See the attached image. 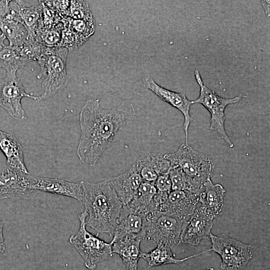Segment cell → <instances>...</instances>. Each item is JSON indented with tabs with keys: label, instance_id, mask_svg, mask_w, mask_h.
Returning a JSON list of instances; mask_svg holds the SVG:
<instances>
[{
	"label": "cell",
	"instance_id": "cell-26",
	"mask_svg": "<svg viewBox=\"0 0 270 270\" xmlns=\"http://www.w3.org/2000/svg\"><path fill=\"white\" fill-rule=\"evenodd\" d=\"M64 28H68L84 42L94 32L95 22L94 18L90 20H74L70 18L64 20Z\"/></svg>",
	"mask_w": 270,
	"mask_h": 270
},
{
	"label": "cell",
	"instance_id": "cell-14",
	"mask_svg": "<svg viewBox=\"0 0 270 270\" xmlns=\"http://www.w3.org/2000/svg\"><path fill=\"white\" fill-rule=\"evenodd\" d=\"M32 188L38 192L64 196L82 202L84 190L82 182L76 183L64 180L33 176Z\"/></svg>",
	"mask_w": 270,
	"mask_h": 270
},
{
	"label": "cell",
	"instance_id": "cell-20",
	"mask_svg": "<svg viewBox=\"0 0 270 270\" xmlns=\"http://www.w3.org/2000/svg\"><path fill=\"white\" fill-rule=\"evenodd\" d=\"M0 149L6 158V164L29 173L24 163L22 147L14 136L0 130Z\"/></svg>",
	"mask_w": 270,
	"mask_h": 270
},
{
	"label": "cell",
	"instance_id": "cell-15",
	"mask_svg": "<svg viewBox=\"0 0 270 270\" xmlns=\"http://www.w3.org/2000/svg\"><path fill=\"white\" fill-rule=\"evenodd\" d=\"M200 194L188 190H172L158 210L176 214L189 220L196 209Z\"/></svg>",
	"mask_w": 270,
	"mask_h": 270
},
{
	"label": "cell",
	"instance_id": "cell-9",
	"mask_svg": "<svg viewBox=\"0 0 270 270\" xmlns=\"http://www.w3.org/2000/svg\"><path fill=\"white\" fill-rule=\"evenodd\" d=\"M16 72H6L0 78V106L15 120H25L26 114L22 108V100L27 97L39 102L40 96L27 94Z\"/></svg>",
	"mask_w": 270,
	"mask_h": 270
},
{
	"label": "cell",
	"instance_id": "cell-24",
	"mask_svg": "<svg viewBox=\"0 0 270 270\" xmlns=\"http://www.w3.org/2000/svg\"><path fill=\"white\" fill-rule=\"evenodd\" d=\"M156 192L154 183L142 181L135 196L127 204L145 214L156 210L152 200Z\"/></svg>",
	"mask_w": 270,
	"mask_h": 270
},
{
	"label": "cell",
	"instance_id": "cell-7",
	"mask_svg": "<svg viewBox=\"0 0 270 270\" xmlns=\"http://www.w3.org/2000/svg\"><path fill=\"white\" fill-rule=\"evenodd\" d=\"M194 74L196 80L200 86V91L198 98L192 101V104H202L209 111L210 114V128L216 132L230 148H233L234 144L225 130L224 110L228 105L239 102L243 96L240 95L232 98L221 97L204 83L198 70H194Z\"/></svg>",
	"mask_w": 270,
	"mask_h": 270
},
{
	"label": "cell",
	"instance_id": "cell-31",
	"mask_svg": "<svg viewBox=\"0 0 270 270\" xmlns=\"http://www.w3.org/2000/svg\"><path fill=\"white\" fill-rule=\"evenodd\" d=\"M10 1L0 0V17L4 18L9 13Z\"/></svg>",
	"mask_w": 270,
	"mask_h": 270
},
{
	"label": "cell",
	"instance_id": "cell-29",
	"mask_svg": "<svg viewBox=\"0 0 270 270\" xmlns=\"http://www.w3.org/2000/svg\"><path fill=\"white\" fill-rule=\"evenodd\" d=\"M69 18L74 20L94 18L88 4L83 0L70 1Z\"/></svg>",
	"mask_w": 270,
	"mask_h": 270
},
{
	"label": "cell",
	"instance_id": "cell-11",
	"mask_svg": "<svg viewBox=\"0 0 270 270\" xmlns=\"http://www.w3.org/2000/svg\"><path fill=\"white\" fill-rule=\"evenodd\" d=\"M214 218L203 206L196 208L186 222L178 244H188L197 246L202 240L210 238Z\"/></svg>",
	"mask_w": 270,
	"mask_h": 270
},
{
	"label": "cell",
	"instance_id": "cell-22",
	"mask_svg": "<svg viewBox=\"0 0 270 270\" xmlns=\"http://www.w3.org/2000/svg\"><path fill=\"white\" fill-rule=\"evenodd\" d=\"M18 6V13L22 23L28 32V37L36 38V34L40 28L43 8L41 4L26 5L24 1L16 0Z\"/></svg>",
	"mask_w": 270,
	"mask_h": 270
},
{
	"label": "cell",
	"instance_id": "cell-2",
	"mask_svg": "<svg viewBox=\"0 0 270 270\" xmlns=\"http://www.w3.org/2000/svg\"><path fill=\"white\" fill-rule=\"evenodd\" d=\"M81 182L84 190L82 203L88 214L86 226L112 236L122 204L107 180L98 182Z\"/></svg>",
	"mask_w": 270,
	"mask_h": 270
},
{
	"label": "cell",
	"instance_id": "cell-6",
	"mask_svg": "<svg viewBox=\"0 0 270 270\" xmlns=\"http://www.w3.org/2000/svg\"><path fill=\"white\" fill-rule=\"evenodd\" d=\"M87 216L85 210L78 216L79 230L76 234L70 237L69 242L83 258L85 266L94 270L98 262L108 259L113 253L110 242H104L87 230Z\"/></svg>",
	"mask_w": 270,
	"mask_h": 270
},
{
	"label": "cell",
	"instance_id": "cell-36",
	"mask_svg": "<svg viewBox=\"0 0 270 270\" xmlns=\"http://www.w3.org/2000/svg\"><path fill=\"white\" fill-rule=\"evenodd\" d=\"M206 270H214L213 268H210L207 269Z\"/></svg>",
	"mask_w": 270,
	"mask_h": 270
},
{
	"label": "cell",
	"instance_id": "cell-5",
	"mask_svg": "<svg viewBox=\"0 0 270 270\" xmlns=\"http://www.w3.org/2000/svg\"><path fill=\"white\" fill-rule=\"evenodd\" d=\"M146 220L145 238L150 242L162 243L170 247L178 244L188 220L176 214L158 210L148 212Z\"/></svg>",
	"mask_w": 270,
	"mask_h": 270
},
{
	"label": "cell",
	"instance_id": "cell-1",
	"mask_svg": "<svg viewBox=\"0 0 270 270\" xmlns=\"http://www.w3.org/2000/svg\"><path fill=\"white\" fill-rule=\"evenodd\" d=\"M134 117V105L128 100L108 110L101 107L98 99L88 100L80 114V136L77 154L80 161L94 166L118 131L132 122Z\"/></svg>",
	"mask_w": 270,
	"mask_h": 270
},
{
	"label": "cell",
	"instance_id": "cell-23",
	"mask_svg": "<svg viewBox=\"0 0 270 270\" xmlns=\"http://www.w3.org/2000/svg\"><path fill=\"white\" fill-rule=\"evenodd\" d=\"M204 253L202 252L182 259L175 258L171 247L166 244L160 243L156 247L148 252H142L140 258L148 263V268L168 264H178L184 262L195 256Z\"/></svg>",
	"mask_w": 270,
	"mask_h": 270
},
{
	"label": "cell",
	"instance_id": "cell-8",
	"mask_svg": "<svg viewBox=\"0 0 270 270\" xmlns=\"http://www.w3.org/2000/svg\"><path fill=\"white\" fill-rule=\"evenodd\" d=\"M210 238L212 250L222 259L220 268L224 270H243L252 257V246L225 234L214 235Z\"/></svg>",
	"mask_w": 270,
	"mask_h": 270
},
{
	"label": "cell",
	"instance_id": "cell-17",
	"mask_svg": "<svg viewBox=\"0 0 270 270\" xmlns=\"http://www.w3.org/2000/svg\"><path fill=\"white\" fill-rule=\"evenodd\" d=\"M107 180L123 205L133 199L143 181L134 164L126 172Z\"/></svg>",
	"mask_w": 270,
	"mask_h": 270
},
{
	"label": "cell",
	"instance_id": "cell-32",
	"mask_svg": "<svg viewBox=\"0 0 270 270\" xmlns=\"http://www.w3.org/2000/svg\"><path fill=\"white\" fill-rule=\"evenodd\" d=\"M270 0H262V4L265 13L267 16H270Z\"/></svg>",
	"mask_w": 270,
	"mask_h": 270
},
{
	"label": "cell",
	"instance_id": "cell-19",
	"mask_svg": "<svg viewBox=\"0 0 270 270\" xmlns=\"http://www.w3.org/2000/svg\"><path fill=\"white\" fill-rule=\"evenodd\" d=\"M141 240L138 238L126 236L110 242L112 253L119 255L129 270H138L142 252L140 250Z\"/></svg>",
	"mask_w": 270,
	"mask_h": 270
},
{
	"label": "cell",
	"instance_id": "cell-13",
	"mask_svg": "<svg viewBox=\"0 0 270 270\" xmlns=\"http://www.w3.org/2000/svg\"><path fill=\"white\" fill-rule=\"evenodd\" d=\"M146 214L128 204L123 205L112 241L126 236L145 238Z\"/></svg>",
	"mask_w": 270,
	"mask_h": 270
},
{
	"label": "cell",
	"instance_id": "cell-30",
	"mask_svg": "<svg viewBox=\"0 0 270 270\" xmlns=\"http://www.w3.org/2000/svg\"><path fill=\"white\" fill-rule=\"evenodd\" d=\"M154 184L158 192L170 193L172 190L168 172L158 176Z\"/></svg>",
	"mask_w": 270,
	"mask_h": 270
},
{
	"label": "cell",
	"instance_id": "cell-34",
	"mask_svg": "<svg viewBox=\"0 0 270 270\" xmlns=\"http://www.w3.org/2000/svg\"><path fill=\"white\" fill-rule=\"evenodd\" d=\"M2 240H4L3 235V224L0 220V241Z\"/></svg>",
	"mask_w": 270,
	"mask_h": 270
},
{
	"label": "cell",
	"instance_id": "cell-33",
	"mask_svg": "<svg viewBox=\"0 0 270 270\" xmlns=\"http://www.w3.org/2000/svg\"><path fill=\"white\" fill-rule=\"evenodd\" d=\"M6 248L4 240L0 241V257L4 252Z\"/></svg>",
	"mask_w": 270,
	"mask_h": 270
},
{
	"label": "cell",
	"instance_id": "cell-3",
	"mask_svg": "<svg viewBox=\"0 0 270 270\" xmlns=\"http://www.w3.org/2000/svg\"><path fill=\"white\" fill-rule=\"evenodd\" d=\"M170 166L178 168L191 182L197 194L204 190V184L210 178L214 165L210 156L182 144L174 152L164 154Z\"/></svg>",
	"mask_w": 270,
	"mask_h": 270
},
{
	"label": "cell",
	"instance_id": "cell-25",
	"mask_svg": "<svg viewBox=\"0 0 270 270\" xmlns=\"http://www.w3.org/2000/svg\"><path fill=\"white\" fill-rule=\"evenodd\" d=\"M26 64L21 56L20 47L5 44L0 46V68L6 72H17Z\"/></svg>",
	"mask_w": 270,
	"mask_h": 270
},
{
	"label": "cell",
	"instance_id": "cell-16",
	"mask_svg": "<svg viewBox=\"0 0 270 270\" xmlns=\"http://www.w3.org/2000/svg\"><path fill=\"white\" fill-rule=\"evenodd\" d=\"M0 30L9 42V45L20 47L26 42L28 32L22 22L18 6L10 4V12L4 17H0Z\"/></svg>",
	"mask_w": 270,
	"mask_h": 270
},
{
	"label": "cell",
	"instance_id": "cell-27",
	"mask_svg": "<svg viewBox=\"0 0 270 270\" xmlns=\"http://www.w3.org/2000/svg\"><path fill=\"white\" fill-rule=\"evenodd\" d=\"M62 26L49 28H40L36 32V39L47 48L59 46L62 40Z\"/></svg>",
	"mask_w": 270,
	"mask_h": 270
},
{
	"label": "cell",
	"instance_id": "cell-35",
	"mask_svg": "<svg viewBox=\"0 0 270 270\" xmlns=\"http://www.w3.org/2000/svg\"><path fill=\"white\" fill-rule=\"evenodd\" d=\"M6 38V36L2 34H0V46L4 44V41Z\"/></svg>",
	"mask_w": 270,
	"mask_h": 270
},
{
	"label": "cell",
	"instance_id": "cell-21",
	"mask_svg": "<svg viewBox=\"0 0 270 270\" xmlns=\"http://www.w3.org/2000/svg\"><path fill=\"white\" fill-rule=\"evenodd\" d=\"M226 190L222 185L214 184L210 178L204 184V190L200 194L199 202L205 207L214 218L222 212Z\"/></svg>",
	"mask_w": 270,
	"mask_h": 270
},
{
	"label": "cell",
	"instance_id": "cell-12",
	"mask_svg": "<svg viewBox=\"0 0 270 270\" xmlns=\"http://www.w3.org/2000/svg\"><path fill=\"white\" fill-rule=\"evenodd\" d=\"M142 80L144 86L147 89L182 113L184 116V144H188V128L192 120L190 113V106L192 104V102L188 99L184 93L175 92L163 88L149 76H144Z\"/></svg>",
	"mask_w": 270,
	"mask_h": 270
},
{
	"label": "cell",
	"instance_id": "cell-10",
	"mask_svg": "<svg viewBox=\"0 0 270 270\" xmlns=\"http://www.w3.org/2000/svg\"><path fill=\"white\" fill-rule=\"evenodd\" d=\"M33 176L7 164L0 165V198L30 199L38 192L32 188Z\"/></svg>",
	"mask_w": 270,
	"mask_h": 270
},
{
	"label": "cell",
	"instance_id": "cell-28",
	"mask_svg": "<svg viewBox=\"0 0 270 270\" xmlns=\"http://www.w3.org/2000/svg\"><path fill=\"white\" fill-rule=\"evenodd\" d=\"M45 48L46 46L36 39L28 37L24 44L20 46V53L23 60L28 64L32 60L38 61Z\"/></svg>",
	"mask_w": 270,
	"mask_h": 270
},
{
	"label": "cell",
	"instance_id": "cell-4",
	"mask_svg": "<svg viewBox=\"0 0 270 270\" xmlns=\"http://www.w3.org/2000/svg\"><path fill=\"white\" fill-rule=\"evenodd\" d=\"M68 50L63 46L47 48L37 61L40 70L37 76L42 79L44 92L40 100L47 99L62 92L66 86V59Z\"/></svg>",
	"mask_w": 270,
	"mask_h": 270
},
{
	"label": "cell",
	"instance_id": "cell-18",
	"mask_svg": "<svg viewBox=\"0 0 270 270\" xmlns=\"http://www.w3.org/2000/svg\"><path fill=\"white\" fill-rule=\"evenodd\" d=\"M134 164L142 180L154 184L158 176L168 173L170 167L164 154L156 152L140 156Z\"/></svg>",
	"mask_w": 270,
	"mask_h": 270
}]
</instances>
